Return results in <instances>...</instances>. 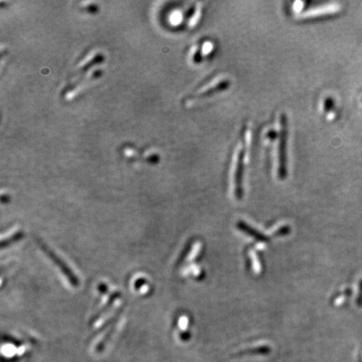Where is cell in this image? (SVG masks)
<instances>
[{"mask_svg": "<svg viewBox=\"0 0 362 362\" xmlns=\"http://www.w3.org/2000/svg\"><path fill=\"white\" fill-rule=\"evenodd\" d=\"M230 85V83L228 81L224 80L219 82V83L213 84V85L205 89V90L200 91V93H198L194 99H200L204 98V97H207V96L212 95L213 93H216L219 91H222V90H226V88H228Z\"/></svg>", "mask_w": 362, "mask_h": 362, "instance_id": "277c9868", "label": "cell"}, {"mask_svg": "<svg viewBox=\"0 0 362 362\" xmlns=\"http://www.w3.org/2000/svg\"><path fill=\"white\" fill-rule=\"evenodd\" d=\"M102 62L103 57L101 54H95L88 57L87 56L75 72L72 82L67 86L64 91L66 97L72 98L80 90L83 86L99 77L101 72L100 70H95V67L101 64Z\"/></svg>", "mask_w": 362, "mask_h": 362, "instance_id": "6da1fadb", "label": "cell"}, {"mask_svg": "<svg viewBox=\"0 0 362 362\" xmlns=\"http://www.w3.org/2000/svg\"><path fill=\"white\" fill-rule=\"evenodd\" d=\"M357 306H362V279L360 281L359 292H358V296L357 298Z\"/></svg>", "mask_w": 362, "mask_h": 362, "instance_id": "52a82bcc", "label": "cell"}, {"mask_svg": "<svg viewBox=\"0 0 362 362\" xmlns=\"http://www.w3.org/2000/svg\"><path fill=\"white\" fill-rule=\"evenodd\" d=\"M244 157H245V147L241 144L237 150L236 171H235V183H236V195L237 198L243 197V175L244 168Z\"/></svg>", "mask_w": 362, "mask_h": 362, "instance_id": "3957f363", "label": "cell"}, {"mask_svg": "<svg viewBox=\"0 0 362 362\" xmlns=\"http://www.w3.org/2000/svg\"><path fill=\"white\" fill-rule=\"evenodd\" d=\"M333 99L331 98V97H327V98L325 99V105H324L325 112H330V111H331V109L333 108Z\"/></svg>", "mask_w": 362, "mask_h": 362, "instance_id": "8992f818", "label": "cell"}, {"mask_svg": "<svg viewBox=\"0 0 362 362\" xmlns=\"http://www.w3.org/2000/svg\"><path fill=\"white\" fill-rule=\"evenodd\" d=\"M271 352V348L268 346H258V347H253L250 349L243 350L241 352H237L235 354V357H244V356H249V355H263L266 356Z\"/></svg>", "mask_w": 362, "mask_h": 362, "instance_id": "5b68a950", "label": "cell"}, {"mask_svg": "<svg viewBox=\"0 0 362 362\" xmlns=\"http://www.w3.org/2000/svg\"><path fill=\"white\" fill-rule=\"evenodd\" d=\"M288 121L285 113L280 115L279 144H278V176L284 179L287 176V144H288Z\"/></svg>", "mask_w": 362, "mask_h": 362, "instance_id": "7a4b0ae2", "label": "cell"}]
</instances>
